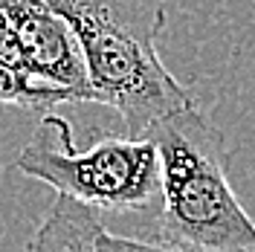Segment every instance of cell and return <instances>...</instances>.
Masks as SVG:
<instances>
[{
	"instance_id": "cell-2",
	"label": "cell",
	"mask_w": 255,
	"mask_h": 252,
	"mask_svg": "<svg viewBox=\"0 0 255 252\" xmlns=\"http://www.w3.org/2000/svg\"><path fill=\"white\" fill-rule=\"evenodd\" d=\"M159 157V241L183 252H255V223L229 183L226 139L194 105L145 130Z\"/></svg>"
},
{
	"instance_id": "cell-4",
	"label": "cell",
	"mask_w": 255,
	"mask_h": 252,
	"mask_svg": "<svg viewBox=\"0 0 255 252\" xmlns=\"http://www.w3.org/2000/svg\"><path fill=\"white\" fill-rule=\"evenodd\" d=\"M0 12L15 29L23 70L32 79L58 90L64 102H90L79 41L47 0H0Z\"/></svg>"
},
{
	"instance_id": "cell-6",
	"label": "cell",
	"mask_w": 255,
	"mask_h": 252,
	"mask_svg": "<svg viewBox=\"0 0 255 252\" xmlns=\"http://www.w3.org/2000/svg\"><path fill=\"white\" fill-rule=\"evenodd\" d=\"M58 102H64V96L58 90L35 81L29 73L17 70L12 64L0 61V105L38 111V108H49V105H58Z\"/></svg>"
},
{
	"instance_id": "cell-5",
	"label": "cell",
	"mask_w": 255,
	"mask_h": 252,
	"mask_svg": "<svg viewBox=\"0 0 255 252\" xmlns=\"http://www.w3.org/2000/svg\"><path fill=\"white\" fill-rule=\"evenodd\" d=\"M102 232L105 226L96 209L67 194H58L23 252H102L99 250Z\"/></svg>"
},
{
	"instance_id": "cell-1",
	"label": "cell",
	"mask_w": 255,
	"mask_h": 252,
	"mask_svg": "<svg viewBox=\"0 0 255 252\" xmlns=\"http://www.w3.org/2000/svg\"><path fill=\"white\" fill-rule=\"evenodd\" d=\"M79 41L90 102L122 116L130 136L194 105L157 52L165 0H47Z\"/></svg>"
},
{
	"instance_id": "cell-3",
	"label": "cell",
	"mask_w": 255,
	"mask_h": 252,
	"mask_svg": "<svg viewBox=\"0 0 255 252\" xmlns=\"http://www.w3.org/2000/svg\"><path fill=\"white\" fill-rule=\"evenodd\" d=\"M15 168L90 209L142 212L159 197V157L148 136H108L79 151L70 122L44 113Z\"/></svg>"
},
{
	"instance_id": "cell-7",
	"label": "cell",
	"mask_w": 255,
	"mask_h": 252,
	"mask_svg": "<svg viewBox=\"0 0 255 252\" xmlns=\"http://www.w3.org/2000/svg\"><path fill=\"white\" fill-rule=\"evenodd\" d=\"M99 250L102 252H183V250H177V247L162 244V241H139V238L113 235L108 229L99 235Z\"/></svg>"
}]
</instances>
